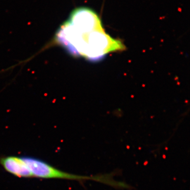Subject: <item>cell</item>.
Listing matches in <instances>:
<instances>
[{
	"label": "cell",
	"instance_id": "obj_3",
	"mask_svg": "<svg viewBox=\"0 0 190 190\" xmlns=\"http://www.w3.org/2000/svg\"><path fill=\"white\" fill-rule=\"evenodd\" d=\"M76 29L80 31L103 30L100 17L94 11L85 7L75 8L68 20Z\"/></svg>",
	"mask_w": 190,
	"mask_h": 190
},
{
	"label": "cell",
	"instance_id": "obj_4",
	"mask_svg": "<svg viewBox=\"0 0 190 190\" xmlns=\"http://www.w3.org/2000/svg\"><path fill=\"white\" fill-rule=\"evenodd\" d=\"M0 164L5 171L20 178H32L33 175L22 157L4 156L0 158Z\"/></svg>",
	"mask_w": 190,
	"mask_h": 190
},
{
	"label": "cell",
	"instance_id": "obj_1",
	"mask_svg": "<svg viewBox=\"0 0 190 190\" xmlns=\"http://www.w3.org/2000/svg\"><path fill=\"white\" fill-rule=\"evenodd\" d=\"M55 41L71 55L91 61H98L109 53L126 49L121 40L112 38L104 29L80 31L68 20L58 30Z\"/></svg>",
	"mask_w": 190,
	"mask_h": 190
},
{
	"label": "cell",
	"instance_id": "obj_2",
	"mask_svg": "<svg viewBox=\"0 0 190 190\" xmlns=\"http://www.w3.org/2000/svg\"><path fill=\"white\" fill-rule=\"evenodd\" d=\"M23 160L27 163L31 171L33 177H38L46 179H64L71 180L95 179L106 183L111 182L106 179V177H89L81 175H74L64 171H61L49 164L48 163L38 158L23 156Z\"/></svg>",
	"mask_w": 190,
	"mask_h": 190
}]
</instances>
